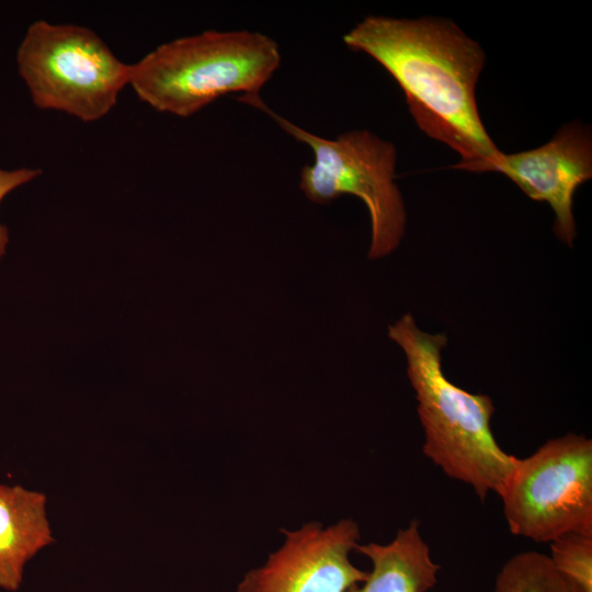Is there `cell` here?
<instances>
[{"label":"cell","instance_id":"obj_4","mask_svg":"<svg viewBox=\"0 0 592 592\" xmlns=\"http://www.w3.org/2000/svg\"><path fill=\"white\" fill-rule=\"evenodd\" d=\"M237 100L270 115L296 140L308 145L314 163L300 171L299 187L311 202L327 204L343 194L361 198L372 227L368 258L391 253L406 226L402 197L396 185L395 146L367 129L343 133L334 139L322 138L300 128L269 109L259 94H242Z\"/></svg>","mask_w":592,"mask_h":592},{"label":"cell","instance_id":"obj_8","mask_svg":"<svg viewBox=\"0 0 592 592\" xmlns=\"http://www.w3.org/2000/svg\"><path fill=\"white\" fill-rule=\"evenodd\" d=\"M493 171L506 175L530 198L547 202L556 216V235L572 244L573 194L592 177V137L588 127L571 123L538 148L511 155L501 152Z\"/></svg>","mask_w":592,"mask_h":592},{"label":"cell","instance_id":"obj_12","mask_svg":"<svg viewBox=\"0 0 592 592\" xmlns=\"http://www.w3.org/2000/svg\"><path fill=\"white\" fill-rule=\"evenodd\" d=\"M41 172L39 169L33 168H20L14 170L0 168V203L11 191L32 181L38 177ZM8 242V229L0 224V260L5 253Z\"/></svg>","mask_w":592,"mask_h":592},{"label":"cell","instance_id":"obj_6","mask_svg":"<svg viewBox=\"0 0 592 592\" xmlns=\"http://www.w3.org/2000/svg\"><path fill=\"white\" fill-rule=\"evenodd\" d=\"M513 535L550 543L592 534V441L567 434L517 462L499 494Z\"/></svg>","mask_w":592,"mask_h":592},{"label":"cell","instance_id":"obj_10","mask_svg":"<svg viewBox=\"0 0 592 592\" xmlns=\"http://www.w3.org/2000/svg\"><path fill=\"white\" fill-rule=\"evenodd\" d=\"M355 551L372 562L366 580L346 592H428L437 582L440 566L413 520L387 544H357Z\"/></svg>","mask_w":592,"mask_h":592},{"label":"cell","instance_id":"obj_11","mask_svg":"<svg viewBox=\"0 0 592 592\" xmlns=\"http://www.w3.org/2000/svg\"><path fill=\"white\" fill-rule=\"evenodd\" d=\"M549 547L554 567L582 592H592V534H567Z\"/></svg>","mask_w":592,"mask_h":592},{"label":"cell","instance_id":"obj_1","mask_svg":"<svg viewBox=\"0 0 592 592\" xmlns=\"http://www.w3.org/2000/svg\"><path fill=\"white\" fill-rule=\"evenodd\" d=\"M343 42L379 62L402 89L418 126L462 156L452 168L493 171L501 151L477 107L475 88L486 58L477 42L447 20L377 15L357 23Z\"/></svg>","mask_w":592,"mask_h":592},{"label":"cell","instance_id":"obj_2","mask_svg":"<svg viewBox=\"0 0 592 592\" xmlns=\"http://www.w3.org/2000/svg\"><path fill=\"white\" fill-rule=\"evenodd\" d=\"M388 337L406 354L425 435L424 455L448 477L469 485L481 501L490 492L499 496L517 457L504 452L494 439L491 398L468 392L447 379L441 356L446 335L422 331L412 315L389 326Z\"/></svg>","mask_w":592,"mask_h":592},{"label":"cell","instance_id":"obj_9","mask_svg":"<svg viewBox=\"0 0 592 592\" xmlns=\"http://www.w3.org/2000/svg\"><path fill=\"white\" fill-rule=\"evenodd\" d=\"M43 492L0 483V588L16 591L26 562L55 542Z\"/></svg>","mask_w":592,"mask_h":592},{"label":"cell","instance_id":"obj_13","mask_svg":"<svg viewBox=\"0 0 592 592\" xmlns=\"http://www.w3.org/2000/svg\"><path fill=\"white\" fill-rule=\"evenodd\" d=\"M506 592H559V591L548 590V589H516V590H510Z\"/></svg>","mask_w":592,"mask_h":592},{"label":"cell","instance_id":"obj_3","mask_svg":"<svg viewBox=\"0 0 592 592\" xmlns=\"http://www.w3.org/2000/svg\"><path fill=\"white\" fill-rule=\"evenodd\" d=\"M281 59L265 34L209 30L163 43L130 64L129 86L156 111L189 117L225 94H259Z\"/></svg>","mask_w":592,"mask_h":592},{"label":"cell","instance_id":"obj_7","mask_svg":"<svg viewBox=\"0 0 592 592\" xmlns=\"http://www.w3.org/2000/svg\"><path fill=\"white\" fill-rule=\"evenodd\" d=\"M284 543L261 567L249 570L236 592H346L366 580L350 554L361 533L352 519L323 526L309 522L300 528H282Z\"/></svg>","mask_w":592,"mask_h":592},{"label":"cell","instance_id":"obj_5","mask_svg":"<svg viewBox=\"0 0 592 592\" xmlns=\"http://www.w3.org/2000/svg\"><path fill=\"white\" fill-rule=\"evenodd\" d=\"M16 64L36 107L86 123L106 116L130 79V64L117 58L93 30L70 23L30 24Z\"/></svg>","mask_w":592,"mask_h":592}]
</instances>
